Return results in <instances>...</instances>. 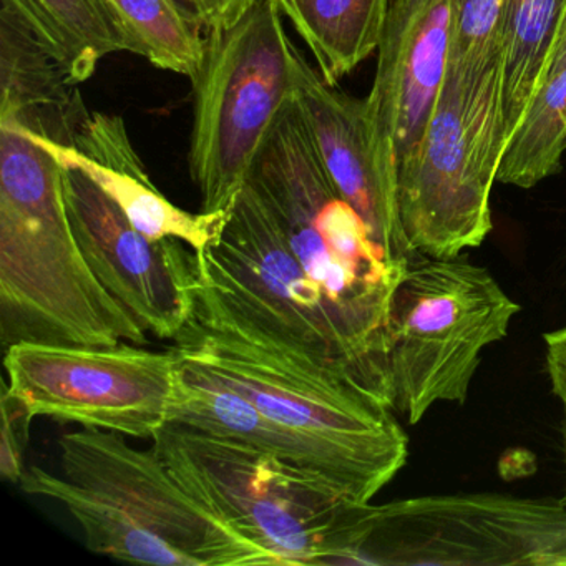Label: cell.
Masks as SVG:
<instances>
[{
    "label": "cell",
    "mask_w": 566,
    "mask_h": 566,
    "mask_svg": "<svg viewBox=\"0 0 566 566\" xmlns=\"http://www.w3.org/2000/svg\"><path fill=\"white\" fill-rule=\"evenodd\" d=\"M197 254V300L258 339L392 409L387 321L410 261L331 180L300 98L258 155L221 233Z\"/></svg>",
    "instance_id": "6da1fadb"
},
{
    "label": "cell",
    "mask_w": 566,
    "mask_h": 566,
    "mask_svg": "<svg viewBox=\"0 0 566 566\" xmlns=\"http://www.w3.org/2000/svg\"><path fill=\"white\" fill-rule=\"evenodd\" d=\"M171 349L184 369L228 387L306 442L350 502H370L406 465L409 439L392 409L201 301Z\"/></svg>",
    "instance_id": "7a4b0ae2"
},
{
    "label": "cell",
    "mask_w": 566,
    "mask_h": 566,
    "mask_svg": "<svg viewBox=\"0 0 566 566\" xmlns=\"http://www.w3.org/2000/svg\"><path fill=\"white\" fill-rule=\"evenodd\" d=\"M0 340L145 346L147 331L102 286L72 230L64 167L0 127Z\"/></svg>",
    "instance_id": "3957f363"
},
{
    "label": "cell",
    "mask_w": 566,
    "mask_h": 566,
    "mask_svg": "<svg viewBox=\"0 0 566 566\" xmlns=\"http://www.w3.org/2000/svg\"><path fill=\"white\" fill-rule=\"evenodd\" d=\"M276 0H253L205 29L193 84L191 180L201 211L233 207L271 132L300 95L307 62L290 41Z\"/></svg>",
    "instance_id": "277c9868"
},
{
    "label": "cell",
    "mask_w": 566,
    "mask_h": 566,
    "mask_svg": "<svg viewBox=\"0 0 566 566\" xmlns=\"http://www.w3.org/2000/svg\"><path fill=\"white\" fill-rule=\"evenodd\" d=\"M321 565L566 566V505L503 493L350 503Z\"/></svg>",
    "instance_id": "5b68a950"
},
{
    "label": "cell",
    "mask_w": 566,
    "mask_h": 566,
    "mask_svg": "<svg viewBox=\"0 0 566 566\" xmlns=\"http://www.w3.org/2000/svg\"><path fill=\"white\" fill-rule=\"evenodd\" d=\"M502 55L450 67L429 124L397 167V207L410 253L455 258L492 231L490 193L506 147Z\"/></svg>",
    "instance_id": "8992f818"
},
{
    "label": "cell",
    "mask_w": 566,
    "mask_h": 566,
    "mask_svg": "<svg viewBox=\"0 0 566 566\" xmlns=\"http://www.w3.org/2000/svg\"><path fill=\"white\" fill-rule=\"evenodd\" d=\"M518 311L467 258L410 263L387 321L392 410L416 426L437 402H465L483 350L509 334Z\"/></svg>",
    "instance_id": "52a82bcc"
},
{
    "label": "cell",
    "mask_w": 566,
    "mask_h": 566,
    "mask_svg": "<svg viewBox=\"0 0 566 566\" xmlns=\"http://www.w3.org/2000/svg\"><path fill=\"white\" fill-rule=\"evenodd\" d=\"M154 449L175 479L274 565H321L349 499L271 453L170 422Z\"/></svg>",
    "instance_id": "ba28073f"
},
{
    "label": "cell",
    "mask_w": 566,
    "mask_h": 566,
    "mask_svg": "<svg viewBox=\"0 0 566 566\" xmlns=\"http://www.w3.org/2000/svg\"><path fill=\"white\" fill-rule=\"evenodd\" d=\"M9 390L32 416L150 439L170 423L181 363L135 344L18 343L6 349Z\"/></svg>",
    "instance_id": "9c48e42d"
},
{
    "label": "cell",
    "mask_w": 566,
    "mask_h": 566,
    "mask_svg": "<svg viewBox=\"0 0 566 566\" xmlns=\"http://www.w3.org/2000/svg\"><path fill=\"white\" fill-rule=\"evenodd\" d=\"M62 473L184 553L193 566L274 565L175 479L157 450L84 427L59 440Z\"/></svg>",
    "instance_id": "30bf717a"
},
{
    "label": "cell",
    "mask_w": 566,
    "mask_h": 566,
    "mask_svg": "<svg viewBox=\"0 0 566 566\" xmlns=\"http://www.w3.org/2000/svg\"><path fill=\"white\" fill-rule=\"evenodd\" d=\"M72 230L102 286L160 339H177L197 306V254L180 240L154 241L82 171L64 167Z\"/></svg>",
    "instance_id": "8fae6325"
},
{
    "label": "cell",
    "mask_w": 566,
    "mask_h": 566,
    "mask_svg": "<svg viewBox=\"0 0 566 566\" xmlns=\"http://www.w3.org/2000/svg\"><path fill=\"white\" fill-rule=\"evenodd\" d=\"M453 39L452 0H392L366 98L377 157L396 185L442 91Z\"/></svg>",
    "instance_id": "7c38bea8"
},
{
    "label": "cell",
    "mask_w": 566,
    "mask_h": 566,
    "mask_svg": "<svg viewBox=\"0 0 566 566\" xmlns=\"http://www.w3.org/2000/svg\"><path fill=\"white\" fill-rule=\"evenodd\" d=\"M19 132L48 150L62 167L75 168L91 178L150 240H180L191 250L200 251L221 233L227 223L230 210L190 213L171 203L155 187L140 155L132 145L124 118L117 115L91 112L71 145Z\"/></svg>",
    "instance_id": "4fadbf2b"
},
{
    "label": "cell",
    "mask_w": 566,
    "mask_h": 566,
    "mask_svg": "<svg viewBox=\"0 0 566 566\" xmlns=\"http://www.w3.org/2000/svg\"><path fill=\"white\" fill-rule=\"evenodd\" d=\"M297 98L321 160L344 200L392 256L410 261L412 253L400 223L396 185L377 157L366 98L350 97L337 85L326 84L310 64Z\"/></svg>",
    "instance_id": "5bb4252c"
},
{
    "label": "cell",
    "mask_w": 566,
    "mask_h": 566,
    "mask_svg": "<svg viewBox=\"0 0 566 566\" xmlns=\"http://www.w3.org/2000/svg\"><path fill=\"white\" fill-rule=\"evenodd\" d=\"M28 22L0 2V127L71 145L91 112Z\"/></svg>",
    "instance_id": "9a60e30c"
},
{
    "label": "cell",
    "mask_w": 566,
    "mask_h": 566,
    "mask_svg": "<svg viewBox=\"0 0 566 566\" xmlns=\"http://www.w3.org/2000/svg\"><path fill=\"white\" fill-rule=\"evenodd\" d=\"M11 6L74 84L87 82L117 52L134 54L108 0H0Z\"/></svg>",
    "instance_id": "2e32d148"
},
{
    "label": "cell",
    "mask_w": 566,
    "mask_h": 566,
    "mask_svg": "<svg viewBox=\"0 0 566 566\" xmlns=\"http://www.w3.org/2000/svg\"><path fill=\"white\" fill-rule=\"evenodd\" d=\"M276 2L329 85H337L379 49L390 8V0Z\"/></svg>",
    "instance_id": "e0dca14e"
},
{
    "label": "cell",
    "mask_w": 566,
    "mask_h": 566,
    "mask_svg": "<svg viewBox=\"0 0 566 566\" xmlns=\"http://www.w3.org/2000/svg\"><path fill=\"white\" fill-rule=\"evenodd\" d=\"M21 489L31 495L57 500L84 532L91 552L122 562L154 566H193L191 559L160 536L138 525L127 513L88 490L69 482L64 475L31 467L22 475Z\"/></svg>",
    "instance_id": "ac0fdd59"
},
{
    "label": "cell",
    "mask_w": 566,
    "mask_h": 566,
    "mask_svg": "<svg viewBox=\"0 0 566 566\" xmlns=\"http://www.w3.org/2000/svg\"><path fill=\"white\" fill-rule=\"evenodd\" d=\"M566 0H505L502 88L506 142L548 74Z\"/></svg>",
    "instance_id": "d6986e66"
},
{
    "label": "cell",
    "mask_w": 566,
    "mask_h": 566,
    "mask_svg": "<svg viewBox=\"0 0 566 566\" xmlns=\"http://www.w3.org/2000/svg\"><path fill=\"white\" fill-rule=\"evenodd\" d=\"M566 150V65L546 75L506 142L496 181L532 188L559 170Z\"/></svg>",
    "instance_id": "ffe728a7"
},
{
    "label": "cell",
    "mask_w": 566,
    "mask_h": 566,
    "mask_svg": "<svg viewBox=\"0 0 566 566\" xmlns=\"http://www.w3.org/2000/svg\"><path fill=\"white\" fill-rule=\"evenodd\" d=\"M134 54L161 71L193 78L205 54V31L175 0H108Z\"/></svg>",
    "instance_id": "44dd1931"
},
{
    "label": "cell",
    "mask_w": 566,
    "mask_h": 566,
    "mask_svg": "<svg viewBox=\"0 0 566 566\" xmlns=\"http://www.w3.org/2000/svg\"><path fill=\"white\" fill-rule=\"evenodd\" d=\"M450 67L482 69L502 55L505 0H452Z\"/></svg>",
    "instance_id": "7402d4cb"
},
{
    "label": "cell",
    "mask_w": 566,
    "mask_h": 566,
    "mask_svg": "<svg viewBox=\"0 0 566 566\" xmlns=\"http://www.w3.org/2000/svg\"><path fill=\"white\" fill-rule=\"evenodd\" d=\"M2 440H0V475L11 483H21L25 473V450L29 446V427L32 416L28 407L12 396L8 382H2Z\"/></svg>",
    "instance_id": "603a6c76"
},
{
    "label": "cell",
    "mask_w": 566,
    "mask_h": 566,
    "mask_svg": "<svg viewBox=\"0 0 566 566\" xmlns=\"http://www.w3.org/2000/svg\"><path fill=\"white\" fill-rule=\"evenodd\" d=\"M244 8H248V0H201L205 29L231 21Z\"/></svg>",
    "instance_id": "cb8c5ba5"
},
{
    "label": "cell",
    "mask_w": 566,
    "mask_h": 566,
    "mask_svg": "<svg viewBox=\"0 0 566 566\" xmlns=\"http://www.w3.org/2000/svg\"><path fill=\"white\" fill-rule=\"evenodd\" d=\"M546 367L566 370V326L545 334Z\"/></svg>",
    "instance_id": "d4e9b609"
},
{
    "label": "cell",
    "mask_w": 566,
    "mask_h": 566,
    "mask_svg": "<svg viewBox=\"0 0 566 566\" xmlns=\"http://www.w3.org/2000/svg\"><path fill=\"white\" fill-rule=\"evenodd\" d=\"M548 374L549 380H552L553 392L558 397L563 407V449H565L566 465V370L556 369V367H548ZM562 502L566 505V490Z\"/></svg>",
    "instance_id": "484cf974"
},
{
    "label": "cell",
    "mask_w": 566,
    "mask_h": 566,
    "mask_svg": "<svg viewBox=\"0 0 566 566\" xmlns=\"http://www.w3.org/2000/svg\"><path fill=\"white\" fill-rule=\"evenodd\" d=\"M566 65V14L563 19L562 29H559L558 38H556L555 49H553L552 61H549L548 74L558 71ZM546 78V77H545Z\"/></svg>",
    "instance_id": "4316f807"
},
{
    "label": "cell",
    "mask_w": 566,
    "mask_h": 566,
    "mask_svg": "<svg viewBox=\"0 0 566 566\" xmlns=\"http://www.w3.org/2000/svg\"><path fill=\"white\" fill-rule=\"evenodd\" d=\"M178 6H180L181 9H184L185 12H187L188 15H191V18L195 19V21L200 22L201 25H203V22H201V19L198 18L197 11H195L193 6H191L190 0H175Z\"/></svg>",
    "instance_id": "83f0119b"
},
{
    "label": "cell",
    "mask_w": 566,
    "mask_h": 566,
    "mask_svg": "<svg viewBox=\"0 0 566 566\" xmlns=\"http://www.w3.org/2000/svg\"><path fill=\"white\" fill-rule=\"evenodd\" d=\"M191 6H193L195 11H197L198 18L203 22V12H201V0H190ZM205 28V24H203Z\"/></svg>",
    "instance_id": "f1b7e54d"
},
{
    "label": "cell",
    "mask_w": 566,
    "mask_h": 566,
    "mask_svg": "<svg viewBox=\"0 0 566 566\" xmlns=\"http://www.w3.org/2000/svg\"><path fill=\"white\" fill-rule=\"evenodd\" d=\"M251 2H253V0H248V6H250V4H251Z\"/></svg>",
    "instance_id": "f546056e"
}]
</instances>
